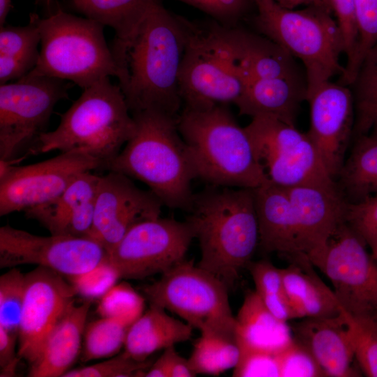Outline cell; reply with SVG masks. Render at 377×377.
<instances>
[{
  "instance_id": "d6a6232c",
  "label": "cell",
  "mask_w": 377,
  "mask_h": 377,
  "mask_svg": "<svg viewBox=\"0 0 377 377\" xmlns=\"http://www.w3.org/2000/svg\"><path fill=\"white\" fill-rule=\"evenodd\" d=\"M129 327L110 318L101 317L86 325L81 359L89 362L108 358L124 348Z\"/></svg>"
},
{
  "instance_id": "9a60e30c",
  "label": "cell",
  "mask_w": 377,
  "mask_h": 377,
  "mask_svg": "<svg viewBox=\"0 0 377 377\" xmlns=\"http://www.w3.org/2000/svg\"><path fill=\"white\" fill-rule=\"evenodd\" d=\"M193 238L186 221L159 216L133 226L107 258L120 279H142L162 274L185 260Z\"/></svg>"
},
{
  "instance_id": "f1b7e54d",
  "label": "cell",
  "mask_w": 377,
  "mask_h": 377,
  "mask_svg": "<svg viewBox=\"0 0 377 377\" xmlns=\"http://www.w3.org/2000/svg\"><path fill=\"white\" fill-rule=\"evenodd\" d=\"M337 177L338 188L343 197L350 199L348 202L377 194L376 128L358 140Z\"/></svg>"
},
{
  "instance_id": "60d3db41",
  "label": "cell",
  "mask_w": 377,
  "mask_h": 377,
  "mask_svg": "<svg viewBox=\"0 0 377 377\" xmlns=\"http://www.w3.org/2000/svg\"><path fill=\"white\" fill-rule=\"evenodd\" d=\"M345 222L366 244L377 239V194L347 202Z\"/></svg>"
},
{
  "instance_id": "484cf974",
  "label": "cell",
  "mask_w": 377,
  "mask_h": 377,
  "mask_svg": "<svg viewBox=\"0 0 377 377\" xmlns=\"http://www.w3.org/2000/svg\"><path fill=\"white\" fill-rule=\"evenodd\" d=\"M290 263L281 270L286 293L297 318L339 315L343 309L333 290L316 274L310 260L300 257Z\"/></svg>"
},
{
  "instance_id": "b9f144b4",
  "label": "cell",
  "mask_w": 377,
  "mask_h": 377,
  "mask_svg": "<svg viewBox=\"0 0 377 377\" xmlns=\"http://www.w3.org/2000/svg\"><path fill=\"white\" fill-rule=\"evenodd\" d=\"M235 377L279 376L277 353L246 350L239 352L233 369Z\"/></svg>"
},
{
  "instance_id": "277c9868",
  "label": "cell",
  "mask_w": 377,
  "mask_h": 377,
  "mask_svg": "<svg viewBox=\"0 0 377 377\" xmlns=\"http://www.w3.org/2000/svg\"><path fill=\"white\" fill-rule=\"evenodd\" d=\"M135 130L105 169L141 181L170 208L188 211L196 178L177 117L154 110L132 114Z\"/></svg>"
},
{
  "instance_id": "7a4b0ae2",
  "label": "cell",
  "mask_w": 377,
  "mask_h": 377,
  "mask_svg": "<svg viewBox=\"0 0 377 377\" xmlns=\"http://www.w3.org/2000/svg\"><path fill=\"white\" fill-rule=\"evenodd\" d=\"M259 246L289 260H311L345 221L347 201L339 189L281 186L267 182L253 189Z\"/></svg>"
},
{
  "instance_id": "6da1fadb",
  "label": "cell",
  "mask_w": 377,
  "mask_h": 377,
  "mask_svg": "<svg viewBox=\"0 0 377 377\" xmlns=\"http://www.w3.org/2000/svg\"><path fill=\"white\" fill-rule=\"evenodd\" d=\"M186 46L182 17L154 3L135 34L114 42L120 87L131 114L154 110L178 117L179 77Z\"/></svg>"
},
{
  "instance_id": "52a82bcc",
  "label": "cell",
  "mask_w": 377,
  "mask_h": 377,
  "mask_svg": "<svg viewBox=\"0 0 377 377\" xmlns=\"http://www.w3.org/2000/svg\"><path fill=\"white\" fill-rule=\"evenodd\" d=\"M258 10V31L293 57L306 72V98L324 83L343 75L339 61L344 53L341 30L332 13L320 6L288 9L274 0H252Z\"/></svg>"
},
{
  "instance_id": "8fae6325",
  "label": "cell",
  "mask_w": 377,
  "mask_h": 377,
  "mask_svg": "<svg viewBox=\"0 0 377 377\" xmlns=\"http://www.w3.org/2000/svg\"><path fill=\"white\" fill-rule=\"evenodd\" d=\"M245 128L269 182L339 189L307 133L295 124L260 116L253 117Z\"/></svg>"
},
{
  "instance_id": "4fadbf2b",
  "label": "cell",
  "mask_w": 377,
  "mask_h": 377,
  "mask_svg": "<svg viewBox=\"0 0 377 377\" xmlns=\"http://www.w3.org/2000/svg\"><path fill=\"white\" fill-rule=\"evenodd\" d=\"M365 246L344 221L311 263L330 279L346 313L377 325V263Z\"/></svg>"
},
{
  "instance_id": "30bf717a",
  "label": "cell",
  "mask_w": 377,
  "mask_h": 377,
  "mask_svg": "<svg viewBox=\"0 0 377 377\" xmlns=\"http://www.w3.org/2000/svg\"><path fill=\"white\" fill-rule=\"evenodd\" d=\"M228 288L210 272L184 260L142 288L149 304L172 312L202 335L235 339Z\"/></svg>"
},
{
  "instance_id": "d6986e66",
  "label": "cell",
  "mask_w": 377,
  "mask_h": 377,
  "mask_svg": "<svg viewBox=\"0 0 377 377\" xmlns=\"http://www.w3.org/2000/svg\"><path fill=\"white\" fill-rule=\"evenodd\" d=\"M306 100L310 107V126L307 134L334 179L345 161L351 132L352 94L346 86L328 81Z\"/></svg>"
},
{
  "instance_id": "f35d334b",
  "label": "cell",
  "mask_w": 377,
  "mask_h": 377,
  "mask_svg": "<svg viewBox=\"0 0 377 377\" xmlns=\"http://www.w3.org/2000/svg\"><path fill=\"white\" fill-rule=\"evenodd\" d=\"M67 278L77 295L91 300L101 298L116 284L120 276L117 269L107 258L83 274Z\"/></svg>"
},
{
  "instance_id": "816d5d0a",
  "label": "cell",
  "mask_w": 377,
  "mask_h": 377,
  "mask_svg": "<svg viewBox=\"0 0 377 377\" xmlns=\"http://www.w3.org/2000/svg\"><path fill=\"white\" fill-rule=\"evenodd\" d=\"M274 1L282 7H284L288 9H296L297 8L300 6H304V7L320 6V7H324L327 8L323 0H274Z\"/></svg>"
},
{
  "instance_id": "5b68a950",
  "label": "cell",
  "mask_w": 377,
  "mask_h": 377,
  "mask_svg": "<svg viewBox=\"0 0 377 377\" xmlns=\"http://www.w3.org/2000/svg\"><path fill=\"white\" fill-rule=\"evenodd\" d=\"M177 127L196 178L212 186L252 189L268 182L245 127L227 105L184 106Z\"/></svg>"
},
{
  "instance_id": "ba28073f",
  "label": "cell",
  "mask_w": 377,
  "mask_h": 377,
  "mask_svg": "<svg viewBox=\"0 0 377 377\" xmlns=\"http://www.w3.org/2000/svg\"><path fill=\"white\" fill-rule=\"evenodd\" d=\"M40 35L38 62L29 73L74 82L83 89L120 71L105 41L103 27L87 17L57 10L47 17L31 15Z\"/></svg>"
},
{
  "instance_id": "9f6ffc18",
  "label": "cell",
  "mask_w": 377,
  "mask_h": 377,
  "mask_svg": "<svg viewBox=\"0 0 377 377\" xmlns=\"http://www.w3.org/2000/svg\"><path fill=\"white\" fill-rule=\"evenodd\" d=\"M45 1H47V2H48V1H50V0H45Z\"/></svg>"
},
{
  "instance_id": "1f68e13d",
  "label": "cell",
  "mask_w": 377,
  "mask_h": 377,
  "mask_svg": "<svg viewBox=\"0 0 377 377\" xmlns=\"http://www.w3.org/2000/svg\"><path fill=\"white\" fill-rule=\"evenodd\" d=\"M246 268L255 291L276 318L286 322L297 318L286 293L281 268L267 260L251 261Z\"/></svg>"
},
{
  "instance_id": "f6af8a7d",
  "label": "cell",
  "mask_w": 377,
  "mask_h": 377,
  "mask_svg": "<svg viewBox=\"0 0 377 377\" xmlns=\"http://www.w3.org/2000/svg\"><path fill=\"white\" fill-rule=\"evenodd\" d=\"M167 357L169 377H193L197 375L191 369L188 360L182 357L175 346L164 349Z\"/></svg>"
},
{
  "instance_id": "e575fe53",
  "label": "cell",
  "mask_w": 377,
  "mask_h": 377,
  "mask_svg": "<svg viewBox=\"0 0 377 377\" xmlns=\"http://www.w3.org/2000/svg\"><path fill=\"white\" fill-rule=\"evenodd\" d=\"M145 300L129 283H116L100 298L97 312L130 327L144 313Z\"/></svg>"
},
{
  "instance_id": "7bdbcfd3",
  "label": "cell",
  "mask_w": 377,
  "mask_h": 377,
  "mask_svg": "<svg viewBox=\"0 0 377 377\" xmlns=\"http://www.w3.org/2000/svg\"><path fill=\"white\" fill-rule=\"evenodd\" d=\"M353 84L358 106L377 104V43L364 57Z\"/></svg>"
},
{
  "instance_id": "681fc988",
  "label": "cell",
  "mask_w": 377,
  "mask_h": 377,
  "mask_svg": "<svg viewBox=\"0 0 377 377\" xmlns=\"http://www.w3.org/2000/svg\"><path fill=\"white\" fill-rule=\"evenodd\" d=\"M361 127L368 128L374 126L377 129V104L359 105Z\"/></svg>"
},
{
  "instance_id": "9c48e42d",
  "label": "cell",
  "mask_w": 377,
  "mask_h": 377,
  "mask_svg": "<svg viewBox=\"0 0 377 377\" xmlns=\"http://www.w3.org/2000/svg\"><path fill=\"white\" fill-rule=\"evenodd\" d=\"M182 22L186 46L179 84L184 106L235 104L245 82L224 25L195 24L183 17Z\"/></svg>"
},
{
  "instance_id": "8992f818",
  "label": "cell",
  "mask_w": 377,
  "mask_h": 377,
  "mask_svg": "<svg viewBox=\"0 0 377 377\" xmlns=\"http://www.w3.org/2000/svg\"><path fill=\"white\" fill-rule=\"evenodd\" d=\"M135 126L120 87L105 77L84 89L61 115L57 128L41 133L27 156L56 150L81 151L101 161L105 169L131 137Z\"/></svg>"
},
{
  "instance_id": "4316f807",
  "label": "cell",
  "mask_w": 377,
  "mask_h": 377,
  "mask_svg": "<svg viewBox=\"0 0 377 377\" xmlns=\"http://www.w3.org/2000/svg\"><path fill=\"white\" fill-rule=\"evenodd\" d=\"M193 327L170 316L165 309L149 304L128 328L124 352L132 358L145 361L154 353L189 340Z\"/></svg>"
},
{
  "instance_id": "f546056e",
  "label": "cell",
  "mask_w": 377,
  "mask_h": 377,
  "mask_svg": "<svg viewBox=\"0 0 377 377\" xmlns=\"http://www.w3.org/2000/svg\"><path fill=\"white\" fill-rule=\"evenodd\" d=\"M158 0H71L75 10L85 17L112 28L115 42L128 40L151 6Z\"/></svg>"
},
{
  "instance_id": "f5cc1de1",
  "label": "cell",
  "mask_w": 377,
  "mask_h": 377,
  "mask_svg": "<svg viewBox=\"0 0 377 377\" xmlns=\"http://www.w3.org/2000/svg\"><path fill=\"white\" fill-rule=\"evenodd\" d=\"M11 8V0H0V25L3 26Z\"/></svg>"
},
{
  "instance_id": "603a6c76",
  "label": "cell",
  "mask_w": 377,
  "mask_h": 377,
  "mask_svg": "<svg viewBox=\"0 0 377 377\" xmlns=\"http://www.w3.org/2000/svg\"><path fill=\"white\" fill-rule=\"evenodd\" d=\"M224 32L246 82L252 79L299 77L293 57L266 37L233 27Z\"/></svg>"
},
{
  "instance_id": "3957f363",
  "label": "cell",
  "mask_w": 377,
  "mask_h": 377,
  "mask_svg": "<svg viewBox=\"0 0 377 377\" xmlns=\"http://www.w3.org/2000/svg\"><path fill=\"white\" fill-rule=\"evenodd\" d=\"M187 212L200 249L197 265L232 288L259 244L253 189L209 185Z\"/></svg>"
},
{
  "instance_id": "7402d4cb",
  "label": "cell",
  "mask_w": 377,
  "mask_h": 377,
  "mask_svg": "<svg viewBox=\"0 0 377 377\" xmlns=\"http://www.w3.org/2000/svg\"><path fill=\"white\" fill-rule=\"evenodd\" d=\"M91 300L74 303L45 340L36 360L29 365L28 376L63 377L71 369L82 348Z\"/></svg>"
},
{
  "instance_id": "836d02e7",
  "label": "cell",
  "mask_w": 377,
  "mask_h": 377,
  "mask_svg": "<svg viewBox=\"0 0 377 377\" xmlns=\"http://www.w3.org/2000/svg\"><path fill=\"white\" fill-rule=\"evenodd\" d=\"M357 43L352 61L344 67L342 82L353 84L363 59L377 43V0H354Z\"/></svg>"
},
{
  "instance_id": "bcb514c9",
  "label": "cell",
  "mask_w": 377,
  "mask_h": 377,
  "mask_svg": "<svg viewBox=\"0 0 377 377\" xmlns=\"http://www.w3.org/2000/svg\"><path fill=\"white\" fill-rule=\"evenodd\" d=\"M333 14L341 28H353L355 24L354 0H333Z\"/></svg>"
},
{
  "instance_id": "5bb4252c",
  "label": "cell",
  "mask_w": 377,
  "mask_h": 377,
  "mask_svg": "<svg viewBox=\"0 0 377 377\" xmlns=\"http://www.w3.org/2000/svg\"><path fill=\"white\" fill-rule=\"evenodd\" d=\"M99 168H103L101 161L76 151L23 166L0 160V216L50 202L79 175Z\"/></svg>"
},
{
  "instance_id": "ee69618b",
  "label": "cell",
  "mask_w": 377,
  "mask_h": 377,
  "mask_svg": "<svg viewBox=\"0 0 377 377\" xmlns=\"http://www.w3.org/2000/svg\"><path fill=\"white\" fill-rule=\"evenodd\" d=\"M17 335L0 326V376H14L20 360L15 354Z\"/></svg>"
},
{
  "instance_id": "4dcf8cb0",
  "label": "cell",
  "mask_w": 377,
  "mask_h": 377,
  "mask_svg": "<svg viewBox=\"0 0 377 377\" xmlns=\"http://www.w3.org/2000/svg\"><path fill=\"white\" fill-rule=\"evenodd\" d=\"M239 357L235 339L216 335H202L195 341L188 362L198 374L219 376L234 369Z\"/></svg>"
},
{
  "instance_id": "ffe728a7",
  "label": "cell",
  "mask_w": 377,
  "mask_h": 377,
  "mask_svg": "<svg viewBox=\"0 0 377 377\" xmlns=\"http://www.w3.org/2000/svg\"><path fill=\"white\" fill-rule=\"evenodd\" d=\"M290 326L293 338L313 355L327 376L350 377L355 340L350 316L343 310L337 316L304 318Z\"/></svg>"
},
{
  "instance_id": "cb8c5ba5",
  "label": "cell",
  "mask_w": 377,
  "mask_h": 377,
  "mask_svg": "<svg viewBox=\"0 0 377 377\" xmlns=\"http://www.w3.org/2000/svg\"><path fill=\"white\" fill-rule=\"evenodd\" d=\"M303 99H306V86L299 77L252 79L245 82L235 105L242 115L270 117L295 124Z\"/></svg>"
},
{
  "instance_id": "83f0119b",
  "label": "cell",
  "mask_w": 377,
  "mask_h": 377,
  "mask_svg": "<svg viewBox=\"0 0 377 377\" xmlns=\"http://www.w3.org/2000/svg\"><path fill=\"white\" fill-rule=\"evenodd\" d=\"M40 43V31L31 15L26 26H1L0 84L20 79L34 68Z\"/></svg>"
},
{
  "instance_id": "ab89813d",
  "label": "cell",
  "mask_w": 377,
  "mask_h": 377,
  "mask_svg": "<svg viewBox=\"0 0 377 377\" xmlns=\"http://www.w3.org/2000/svg\"><path fill=\"white\" fill-rule=\"evenodd\" d=\"M350 319L355 340V358L367 376L377 377V325L351 317Z\"/></svg>"
},
{
  "instance_id": "7dc6e473",
  "label": "cell",
  "mask_w": 377,
  "mask_h": 377,
  "mask_svg": "<svg viewBox=\"0 0 377 377\" xmlns=\"http://www.w3.org/2000/svg\"><path fill=\"white\" fill-rule=\"evenodd\" d=\"M192 6L219 20L223 25L228 27L227 17L217 0H179Z\"/></svg>"
},
{
  "instance_id": "db71d44e",
  "label": "cell",
  "mask_w": 377,
  "mask_h": 377,
  "mask_svg": "<svg viewBox=\"0 0 377 377\" xmlns=\"http://www.w3.org/2000/svg\"><path fill=\"white\" fill-rule=\"evenodd\" d=\"M368 245L371 250V256L377 262V239L370 242Z\"/></svg>"
},
{
  "instance_id": "7c38bea8",
  "label": "cell",
  "mask_w": 377,
  "mask_h": 377,
  "mask_svg": "<svg viewBox=\"0 0 377 377\" xmlns=\"http://www.w3.org/2000/svg\"><path fill=\"white\" fill-rule=\"evenodd\" d=\"M68 89L64 80L29 73L0 85V160L14 163L27 155Z\"/></svg>"
},
{
  "instance_id": "8d00e7d4",
  "label": "cell",
  "mask_w": 377,
  "mask_h": 377,
  "mask_svg": "<svg viewBox=\"0 0 377 377\" xmlns=\"http://www.w3.org/2000/svg\"><path fill=\"white\" fill-rule=\"evenodd\" d=\"M148 360H136L124 351L94 364L71 369L63 377H136L145 376L151 365Z\"/></svg>"
},
{
  "instance_id": "44dd1931",
  "label": "cell",
  "mask_w": 377,
  "mask_h": 377,
  "mask_svg": "<svg viewBox=\"0 0 377 377\" xmlns=\"http://www.w3.org/2000/svg\"><path fill=\"white\" fill-rule=\"evenodd\" d=\"M90 172L79 175L57 198L24 212L50 235L75 237L91 235L100 176Z\"/></svg>"
},
{
  "instance_id": "f907efd6",
  "label": "cell",
  "mask_w": 377,
  "mask_h": 377,
  "mask_svg": "<svg viewBox=\"0 0 377 377\" xmlns=\"http://www.w3.org/2000/svg\"><path fill=\"white\" fill-rule=\"evenodd\" d=\"M145 377H169L167 357L163 351L161 356L151 364L145 375Z\"/></svg>"
},
{
  "instance_id": "2e32d148",
  "label": "cell",
  "mask_w": 377,
  "mask_h": 377,
  "mask_svg": "<svg viewBox=\"0 0 377 377\" xmlns=\"http://www.w3.org/2000/svg\"><path fill=\"white\" fill-rule=\"evenodd\" d=\"M105 249L89 237L39 236L6 224L0 228V267L36 265L66 277L83 274L107 259Z\"/></svg>"
},
{
  "instance_id": "d590c367",
  "label": "cell",
  "mask_w": 377,
  "mask_h": 377,
  "mask_svg": "<svg viewBox=\"0 0 377 377\" xmlns=\"http://www.w3.org/2000/svg\"><path fill=\"white\" fill-rule=\"evenodd\" d=\"M25 293V274L10 268L0 276V326L18 335Z\"/></svg>"
},
{
  "instance_id": "e0dca14e",
  "label": "cell",
  "mask_w": 377,
  "mask_h": 377,
  "mask_svg": "<svg viewBox=\"0 0 377 377\" xmlns=\"http://www.w3.org/2000/svg\"><path fill=\"white\" fill-rule=\"evenodd\" d=\"M59 273L37 266L25 274L17 355L31 365L53 328L75 303L73 286Z\"/></svg>"
},
{
  "instance_id": "d4e9b609",
  "label": "cell",
  "mask_w": 377,
  "mask_h": 377,
  "mask_svg": "<svg viewBox=\"0 0 377 377\" xmlns=\"http://www.w3.org/2000/svg\"><path fill=\"white\" fill-rule=\"evenodd\" d=\"M235 339L239 352L278 353L293 338L287 322L276 318L256 292L248 291L235 316Z\"/></svg>"
},
{
  "instance_id": "74e56055",
  "label": "cell",
  "mask_w": 377,
  "mask_h": 377,
  "mask_svg": "<svg viewBox=\"0 0 377 377\" xmlns=\"http://www.w3.org/2000/svg\"><path fill=\"white\" fill-rule=\"evenodd\" d=\"M279 377H323L325 371L310 351L294 339L277 353Z\"/></svg>"
},
{
  "instance_id": "ac0fdd59",
  "label": "cell",
  "mask_w": 377,
  "mask_h": 377,
  "mask_svg": "<svg viewBox=\"0 0 377 377\" xmlns=\"http://www.w3.org/2000/svg\"><path fill=\"white\" fill-rule=\"evenodd\" d=\"M163 206L149 189L142 190L128 176L109 171L100 176L90 238L108 253L133 226L161 216Z\"/></svg>"
},
{
  "instance_id": "11a10c76",
  "label": "cell",
  "mask_w": 377,
  "mask_h": 377,
  "mask_svg": "<svg viewBox=\"0 0 377 377\" xmlns=\"http://www.w3.org/2000/svg\"><path fill=\"white\" fill-rule=\"evenodd\" d=\"M327 8L333 14V0H323Z\"/></svg>"
},
{
  "instance_id": "c3c4849f",
  "label": "cell",
  "mask_w": 377,
  "mask_h": 377,
  "mask_svg": "<svg viewBox=\"0 0 377 377\" xmlns=\"http://www.w3.org/2000/svg\"><path fill=\"white\" fill-rule=\"evenodd\" d=\"M217 1L223 10L229 24L233 23L246 11L251 0Z\"/></svg>"
}]
</instances>
